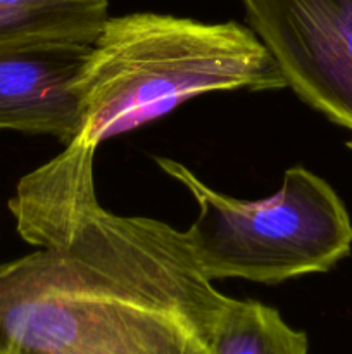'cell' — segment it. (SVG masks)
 <instances>
[{"label":"cell","mask_w":352,"mask_h":354,"mask_svg":"<svg viewBox=\"0 0 352 354\" xmlns=\"http://www.w3.org/2000/svg\"><path fill=\"white\" fill-rule=\"evenodd\" d=\"M300 100L352 130V0H242Z\"/></svg>","instance_id":"277c9868"},{"label":"cell","mask_w":352,"mask_h":354,"mask_svg":"<svg viewBox=\"0 0 352 354\" xmlns=\"http://www.w3.org/2000/svg\"><path fill=\"white\" fill-rule=\"evenodd\" d=\"M159 168L193 196L199 214L185 234L206 279H244L276 286L330 272L351 254L352 221L328 182L302 166L283 175L268 199L240 201L207 187L185 165L155 158Z\"/></svg>","instance_id":"3957f363"},{"label":"cell","mask_w":352,"mask_h":354,"mask_svg":"<svg viewBox=\"0 0 352 354\" xmlns=\"http://www.w3.org/2000/svg\"><path fill=\"white\" fill-rule=\"evenodd\" d=\"M211 349L213 354H309V342L275 308L228 297L217 315Z\"/></svg>","instance_id":"52a82bcc"},{"label":"cell","mask_w":352,"mask_h":354,"mask_svg":"<svg viewBox=\"0 0 352 354\" xmlns=\"http://www.w3.org/2000/svg\"><path fill=\"white\" fill-rule=\"evenodd\" d=\"M95 151L71 142L9 199L38 249L0 265V354H213L228 297L183 232L100 206Z\"/></svg>","instance_id":"6da1fadb"},{"label":"cell","mask_w":352,"mask_h":354,"mask_svg":"<svg viewBox=\"0 0 352 354\" xmlns=\"http://www.w3.org/2000/svg\"><path fill=\"white\" fill-rule=\"evenodd\" d=\"M92 45L0 44V130L52 135L68 145L81 131L78 80Z\"/></svg>","instance_id":"5b68a950"},{"label":"cell","mask_w":352,"mask_h":354,"mask_svg":"<svg viewBox=\"0 0 352 354\" xmlns=\"http://www.w3.org/2000/svg\"><path fill=\"white\" fill-rule=\"evenodd\" d=\"M109 17V0H0V44L92 45Z\"/></svg>","instance_id":"8992f818"},{"label":"cell","mask_w":352,"mask_h":354,"mask_svg":"<svg viewBox=\"0 0 352 354\" xmlns=\"http://www.w3.org/2000/svg\"><path fill=\"white\" fill-rule=\"evenodd\" d=\"M285 86L266 45L237 21L155 12L109 17L78 80L76 142L99 147L206 93Z\"/></svg>","instance_id":"7a4b0ae2"},{"label":"cell","mask_w":352,"mask_h":354,"mask_svg":"<svg viewBox=\"0 0 352 354\" xmlns=\"http://www.w3.org/2000/svg\"><path fill=\"white\" fill-rule=\"evenodd\" d=\"M347 147H349V149H351V151H352V138H351V140H349V142H347Z\"/></svg>","instance_id":"ba28073f"}]
</instances>
